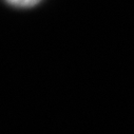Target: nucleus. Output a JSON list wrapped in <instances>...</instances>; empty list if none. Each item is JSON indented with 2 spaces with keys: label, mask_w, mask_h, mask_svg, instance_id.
Returning <instances> with one entry per match:
<instances>
[{
  "label": "nucleus",
  "mask_w": 134,
  "mask_h": 134,
  "mask_svg": "<svg viewBox=\"0 0 134 134\" xmlns=\"http://www.w3.org/2000/svg\"><path fill=\"white\" fill-rule=\"evenodd\" d=\"M7 2L18 8H30L36 5L40 0H5Z\"/></svg>",
  "instance_id": "nucleus-1"
}]
</instances>
